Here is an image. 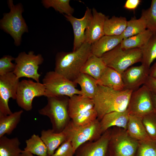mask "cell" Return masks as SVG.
Masks as SVG:
<instances>
[{
    "label": "cell",
    "mask_w": 156,
    "mask_h": 156,
    "mask_svg": "<svg viewBox=\"0 0 156 156\" xmlns=\"http://www.w3.org/2000/svg\"><path fill=\"white\" fill-rule=\"evenodd\" d=\"M133 92L127 89L116 90L98 85L92 99L97 113V119L100 121L108 113L126 110Z\"/></svg>",
    "instance_id": "cell-1"
},
{
    "label": "cell",
    "mask_w": 156,
    "mask_h": 156,
    "mask_svg": "<svg viewBox=\"0 0 156 156\" xmlns=\"http://www.w3.org/2000/svg\"><path fill=\"white\" fill-rule=\"evenodd\" d=\"M91 45L85 42L75 51L58 53L55 57L54 71L74 82L91 54Z\"/></svg>",
    "instance_id": "cell-2"
},
{
    "label": "cell",
    "mask_w": 156,
    "mask_h": 156,
    "mask_svg": "<svg viewBox=\"0 0 156 156\" xmlns=\"http://www.w3.org/2000/svg\"><path fill=\"white\" fill-rule=\"evenodd\" d=\"M69 99L66 96L47 97V105L38 110L39 114L49 118L52 129L56 132H62L71 120L68 111Z\"/></svg>",
    "instance_id": "cell-3"
},
{
    "label": "cell",
    "mask_w": 156,
    "mask_h": 156,
    "mask_svg": "<svg viewBox=\"0 0 156 156\" xmlns=\"http://www.w3.org/2000/svg\"><path fill=\"white\" fill-rule=\"evenodd\" d=\"M7 3L10 11L9 13L3 14L0 21V28L12 37L15 45L18 46L21 44L23 34L28 31L27 26L22 15L24 10L21 3L15 5L13 0H8Z\"/></svg>",
    "instance_id": "cell-4"
},
{
    "label": "cell",
    "mask_w": 156,
    "mask_h": 156,
    "mask_svg": "<svg viewBox=\"0 0 156 156\" xmlns=\"http://www.w3.org/2000/svg\"><path fill=\"white\" fill-rule=\"evenodd\" d=\"M63 131L66 140L71 141L75 153L81 145L97 140L103 134L100 121L97 118L88 124L80 126L75 125L70 120Z\"/></svg>",
    "instance_id": "cell-5"
},
{
    "label": "cell",
    "mask_w": 156,
    "mask_h": 156,
    "mask_svg": "<svg viewBox=\"0 0 156 156\" xmlns=\"http://www.w3.org/2000/svg\"><path fill=\"white\" fill-rule=\"evenodd\" d=\"M142 57L140 49H123L120 44L101 57L107 66L122 74L133 64L141 62Z\"/></svg>",
    "instance_id": "cell-6"
},
{
    "label": "cell",
    "mask_w": 156,
    "mask_h": 156,
    "mask_svg": "<svg viewBox=\"0 0 156 156\" xmlns=\"http://www.w3.org/2000/svg\"><path fill=\"white\" fill-rule=\"evenodd\" d=\"M47 98L59 96L70 97L75 95H81L77 84L55 71L47 72L42 79Z\"/></svg>",
    "instance_id": "cell-7"
},
{
    "label": "cell",
    "mask_w": 156,
    "mask_h": 156,
    "mask_svg": "<svg viewBox=\"0 0 156 156\" xmlns=\"http://www.w3.org/2000/svg\"><path fill=\"white\" fill-rule=\"evenodd\" d=\"M138 141L132 138L126 130L114 127L109 143V156H135Z\"/></svg>",
    "instance_id": "cell-8"
},
{
    "label": "cell",
    "mask_w": 156,
    "mask_h": 156,
    "mask_svg": "<svg viewBox=\"0 0 156 156\" xmlns=\"http://www.w3.org/2000/svg\"><path fill=\"white\" fill-rule=\"evenodd\" d=\"M43 61L41 54L36 55L33 51H30L27 54L21 52L15 58L16 66L13 73L18 79L24 77L39 82L41 75L38 73V70Z\"/></svg>",
    "instance_id": "cell-9"
},
{
    "label": "cell",
    "mask_w": 156,
    "mask_h": 156,
    "mask_svg": "<svg viewBox=\"0 0 156 156\" xmlns=\"http://www.w3.org/2000/svg\"><path fill=\"white\" fill-rule=\"evenodd\" d=\"M42 96H45V88L42 83L30 79H23L19 82L16 101L18 105L26 111L32 109V101L35 97Z\"/></svg>",
    "instance_id": "cell-10"
},
{
    "label": "cell",
    "mask_w": 156,
    "mask_h": 156,
    "mask_svg": "<svg viewBox=\"0 0 156 156\" xmlns=\"http://www.w3.org/2000/svg\"><path fill=\"white\" fill-rule=\"evenodd\" d=\"M127 110L129 114L142 117L154 112L152 93L145 85L132 92Z\"/></svg>",
    "instance_id": "cell-11"
},
{
    "label": "cell",
    "mask_w": 156,
    "mask_h": 156,
    "mask_svg": "<svg viewBox=\"0 0 156 156\" xmlns=\"http://www.w3.org/2000/svg\"><path fill=\"white\" fill-rule=\"evenodd\" d=\"M19 82V79L13 72L0 76V115H7L12 113L8 102L10 98L16 100Z\"/></svg>",
    "instance_id": "cell-12"
},
{
    "label": "cell",
    "mask_w": 156,
    "mask_h": 156,
    "mask_svg": "<svg viewBox=\"0 0 156 156\" xmlns=\"http://www.w3.org/2000/svg\"><path fill=\"white\" fill-rule=\"evenodd\" d=\"M111 132L110 128L97 140L82 144L76 151L75 156H109V143Z\"/></svg>",
    "instance_id": "cell-13"
},
{
    "label": "cell",
    "mask_w": 156,
    "mask_h": 156,
    "mask_svg": "<svg viewBox=\"0 0 156 156\" xmlns=\"http://www.w3.org/2000/svg\"><path fill=\"white\" fill-rule=\"evenodd\" d=\"M63 14L72 26L74 35L73 51H75L85 42V32L92 21V11L91 9L87 8L83 16L80 18L72 15Z\"/></svg>",
    "instance_id": "cell-14"
},
{
    "label": "cell",
    "mask_w": 156,
    "mask_h": 156,
    "mask_svg": "<svg viewBox=\"0 0 156 156\" xmlns=\"http://www.w3.org/2000/svg\"><path fill=\"white\" fill-rule=\"evenodd\" d=\"M149 70L142 64L127 69L121 74L125 90L133 91L144 85L149 76Z\"/></svg>",
    "instance_id": "cell-15"
},
{
    "label": "cell",
    "mask_w": 156,
    "mask_h": 156,
    "mask_svg": "<svg viewBox=\"0 0 156 156\" xmlns=\"http://www.w3.org/2000/svg\"><path fill=\"white\" fill-rule=\"evenodd\" d=\"M92 18L85 32V42L91 45L105 35L104 27L105 22L108 17L93 8Z\"/></svg>",
    "instance_id": "cell-16"
},
{
    "label": "cell",
    "mask_w": 156,
    "mask_h": 156,
    "mask_svg": "<svg viewBox=\"0 0 156 156\" xmlns=\"http://www.w3.org/2000/svg\"><path fill=\"white\" fill-rule=\"evenodd\" d=\"M129 115L127 109L123 112H113L105 115L100 121L103 133L112 127L126 130Z\"/></svg>",
    "instance_id": "cell-17"
},
{
    "label": "cell",
    "mask_w": 156,
    "mask_h": 156,
    "mask_svg": "<svg viewBox=\"0 0 156 156\" xmlns=\"http://www.w3.org/2000/svg\"><path fill=\"white\" fill-rule=\"evenodd\" d=\"M94 108L92 99L79 94L69 98L68 111L71 120Z\"/></svg>",
    "instance_id": "cell-18"
},
{
    "label": "cell",
    "mask_w": 156,
    "mask_h": 156,
    "mask_svg": "<svg viewBox=\"0 0 156 156\" xmlns=\"http://www.w3.org/2000/svg\"><path fill=\"white\" fill-rule=\"evenodd\" d=\"M123 38L122 35H105L91 45V52L92 54L101 57L106 53L112 50L119 44Z\"/></svg>",
    "instance_id": "cell-19"
},
{
    "label": "cell",
    "mask_w": 156,
    "mask_h": 156,
    "mask_svg": "<svg viewBox=\"0 0 156 156\" xmlns=\"http://www.w3.org/2000/svg\"><path fill=\"white\" fill-rule=\"evenodd\" d=\"M98 85L116 90H125L121 74L114 69L107 66L99 80Z\"/></svg>",
    "instance_id": "cell-20"
},
{
    "label": "cell",
    "mask_w": 156,
    "mask_h": 156,
    "mask_svg": "<svg viewBox=\"0 0 156 156\" xmlns=\"http://www.w3.org/2000/svg\"><path fill=\"white\" fill-rule=\"evenodd\" d=\"M142 118L137 115L129 114L126 129L129 135L138 141L151 139L143 124Z\"/></svg>",
    "instance_id": "cell-21"
},
{
    "label": "cell",
    "mask_w": 156,
    "mask_h": 156,
    "mask_svg": "<svg viewBox=\"0 0 156 156\" xmlns=\"http://www.w3.org/2000/svg\"><path fill=\"white\" fill-rule=\"evenodd\" d=\"M40 138L48 149V156H51L58 148L66 140V135L62 131L60 133L55 132L52 129L42 130Z\"/></svg>",
    "instance_id": "cell-22"
},
{
    "label": "cell",
    "mask_w": 156,
    "mask_h": 156,
    "mask_svg": "<svg viewBox=\"0 0 156 156\" xmlns=\"http://www.w3.org/2000/svg\"><path fill=\"white\" fill-rule=\"evenodd\" d=\"M107 66L101 57L91 53L81 68V73L99 79Z\"/></svg>",
    "instance_id": "cell-23"
},
{
    "label": "cell",
    "mask_w": 156,
    "mask_h": 156,
    "mask_svg": "<svg viewBox=\"0 0 156 156\" xmlns=\"http://www.w3.org/2000/svg\"><path fill=\"white\" fill-rule=\"evenodd\" d=\"M74 82L80 86L81 95L93 99L98 86L96 79L89 75L81 73Z\"/></svg>",
    "instance_id": "cell-24"
},
{
    "label": "cell",
    "mask_w": 156,
    "mask_h": 156,
    "mask_svg": "<svg viewBox=\"0 0 156 156\" xmlns=\"http://www.w3.org/2000/svg\"><path fill=\"white\" fill-rule=\"evenodd\" d=\"M153 33L148 29L137 35L123 39L120 44L123 49H141L147 43Z\"/></svg>",
    "instance_id": "cell-25"
},
{
    "label": "cell",
    "mask_w": 156,
    "mask_h": 156,
    "mask_svg": "<svg viewBox=\"0 0 156 156\" xmlns=\"http://www.w3.org/2000/svg\"><path fill=\"white\" fill-rule=\"evenodd\" d=\"M127 21L124 17L112 16L106 19L104 25L105 35L119 36L122 35L125 30Z\"/></svg>",
    "instance_id": "cell-26"
},
{
    "label": "cell",
    "mask_w": 156,
    "mask_h": 156,
    "mask_svg": "<svg viewBox=\"0 0 156 156\" xmlns=\"http://www.w3.org/2000/svg\"><path fill=\"white\" fill-rule=\"evenodd\" d=\"M23 112L20 110L8 115H0V138L12 133L19 122Z\"/></svg>",
    "instance_id": "cell-27"
},
{
    "label": "cell",
    "mask_w": 156,
    "mask_h": 156,
    "mask_svg": "<svg viewBox=\"0 0 156 156\" xmlns=\"http://www.w3.org/2000/svg\"><path fill=\"white\" fill-rule=\"evenodd\" d=\"M21 143L17 137L9 138L3 136L0 138V156H19L22 152Z\"/></svg>",
    "instance_id": "cell-28"
},
{
    "label": "cell",
    "mask_w": 156,
    "mask_h": 156,
    "mask_svg": "<svg viewBox=\"0 0 156 156\" xmlns=\"http://www.w3.org/2000/svg\"><path fill=\"white\" fill-rule=\"evenodd\" d=\"M25 142L24 150L38 156H48L47 147L39 135L33 134Z\"/></svg>",
    "instance_id": "cell-29"
},
{
    "label": "cell",
    "mask_w": 156,
    "mask_h": 156,
    "mask_svg": "<svg viewBox=\"0 0 156 156\" xmlns=\"http://www.w3.org/2000/svg\"><path fill=\"white\" fill-rule=\"evenodd\" d=\"M142 64L150 69L153 61L156 59V34H153L147 43L140 49Z\"/></svg>",
    "instance_id": "cell-30"
},
{
    "label": "cell",
    "mask_w": 156,
    "mask_h": 156,
    "mask_svg": "<svg viewBox=\"0 0 156 156\" xmlns=\"http://www.w3.org/2000/svg\"><path fill=\"white\" fill-rule=\"evenodd\" d=\"M146 29V20L142 15L139 19L133 18L127 21L126 28L121 35L124 39L140 34Z\"/></svg>",
    "instance_id": "cell-31"
},
{
    "label": "cell",
    "mask_w": 156,
    "mask_h": 156,
    "mask_svg": "<svg viewBox=\"0 0 156 156\" xmlns=\"http://www.w3.org/2000/svg\"><path fill=\"white\" fill-rule=\"evenodd\" d=\"M69 0H43L42 2L47 8L52 7L60 13L67 15H72L74 10L70 5Z\"/></svg>",
    "instance_id": "cell-32"
},
{
    "label": "cell",
    "mask_w": 156,
    "mask_h": 156,
    "mask_svg": "<svg viewBox=\"0 0 156 156\" xmlns=\"http://www.w3.org/2000/svg\"><path fill=\"white\" fill-rule=\"evenodd\" d=\"M142 15L146 20L147 29L156 34V0H152L150 7L142 11Z\"/></svg>",
    "instance_id": "cell-33"
},
{
    "label": "cell",
    "mask_w": 156,
    "mask_h": 156,
    "mask_svg": "<svg viewBox=\"0 0 156 156\" xmlns=\"http://www.w3.org/2000/svg\"><path fill=\"white\" fill-rule=\"evenodd\" d=\"M135 156H156V141L151 139L138 141Z\"/></svg>",
    "instance_id": "cell-34"
},
{
    "label": "cell",
    "mask_w": 156,
    "mask_h": 156,
    "mask_svg": "<svg viewBox=\"0 0 156 156\" xmlns=\"http://www.w3.org/2000/svg\"><path fill=\"white\" fill-rule=\"evenodd\" d=\"M142 122L150 138L156 140V114L154 112L144 116Z\"/></svg>",
    "instance_id": "cell-35"
},
{
    "label": "cell",
    "mask_w": 156,
    "mask_h": 156,
    "mask_svg": "<svg viewBox=\"0 0 156 156\" xmlns=\"http://www.w3.org/2000/svg\"><path fill=\"white\" fill-rule=\"evenodd\" d=\"M97 116V112L94 108L83 114L77 116L71 120L76 126H83L96 119Z\"/></svg>",
    "instance_id": "cell-36"
},
{
    "label": "cell",
    "mask_w": 156,
    "mask_h": 156,
    "mask_svg": "<svg viewBox=\"0 0 156 156\" xmlns=\"http://www.w3.org/2000/svg\"><path fill=\"white\" fill-rule=\"evenodd\" d=\"M15 58L10 55H4L0 59V76H3L14 70L16 64L12 62Z\"/></svg>",
    "instance_id": "cell-37"
},
{
    "label": "cell",
    "mask_w": 156,
    "mask_h": 156,
    "mask_svg": "<svg viewBox=\"0 0 156 156\" xmlns=\"http://www.w3.org/2000/svg\"><path fill=\"white\" fill-rule=\"evenodd\" d=\"M75 153L71 141L66 140L51 156H73Z\"/></svg>",
    "instance_id": "cell-38"
},
{
    "label": "cell",
    "mask_w": 156,
    "mask_h": 156,
    "mask_svg": "<svg viewBox=\"0 0 156 156\" xmlns=\"http://www.w3.org/2000/svg\"><path fill=\"white\" fill-rule=\"evenodd\" d=\"M144 85L148 88L153 94L156 96V78L149 76Z\"/></svg>",
    "instance_id": "cell-39"
},
{
    "label": "cell",
    "mask_w": 156,
    "mask_h": 156,
    "mask_svg": "<svg viewBox=\"0 0 156 156\" xmlns=\"http://www.w3.org/2000/svg\"><path fill=\"white\" fill-rule=\"evenodd\" d=\"M140 0H127L124 5V8L130 10H134L140 4Z\"/></svg>",
    "instance_id": "cell-40"
},
{
    "label": "cell",
    "mask_w": 156,
    "mask_h": 156,
    "mask_svg": "<svg viewBox=\"0 0 156 156\" xmlns=\"http://www.w3.org/2000/svg\"><path fill=\"white\" fill-rule=\"evenodd\" d=\"M149 76L156 78V62L150 67L149 70Z\"/></svg>",
    "instance_id": "cell-41"
},
{
    "label": "cell",
    "mask_w": 156,
    "mask_h": 156,
    "mask_svg": "<svg viewBox=\"0 0 156 156\" xmlns=\"http://www.w3.org/2000/svg\"><path fill=\"white\" fill-rule=\"evenodd\" d=\"M19 156H34L33 154L31 153L25 151L24 150H22L21 153Z\"/></svg>",
    "instance_id": "cell-42"
},
{
    "label": "cell",
    "mask_w": 156,
    "mask_h": 156,
    "mask_svg": "<svg viewBox=\"0 0 156 156\" xmlns=\"http://www.w3.org/2000/svg\"><path fill=\"white\" fill-rule=\"evenodd\" d=\"M152 99L154 109V112L156 114V96L153 94Z\"/></svg>",
    "instance_id": "cell-43"
},
{
    "label": "cell",
    "mask_w": 156,
    "mask_h": 156,
    "mask_svg": "<svg viewBox=\"0 0 156 156\" xmlns=\"http://www.w3.org/2000/svg\"><path fill=\"white\" fill-rule=\"evenodd\" d=\"M73 156H75L73 155Z\"/></svg>",
    "instance_id": "cell-44"
},
{
    "label": "cell",
    "mask_w": 156,
    "mask_h": 156,
    "mask_svg": "<svg viewBox=\"0 0 156 156\" xmlns=\"http://www.w3.org/2000/svg\"></svg>",
    "instance_id": "cell-45"
}]
</instances>
